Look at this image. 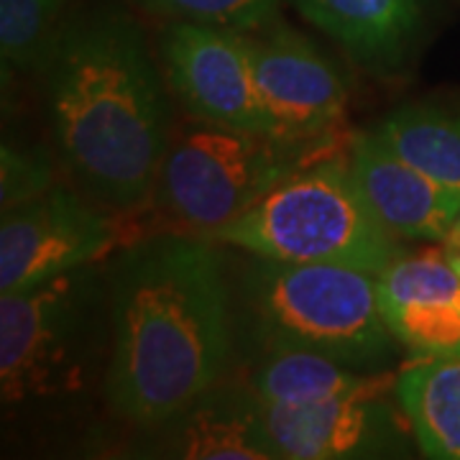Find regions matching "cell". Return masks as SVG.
Here are the masks:
<instances>
[{
    "label": "cell",
    "mask_w": 460,
    "mask_h": 460,
    "mask_svg": "<svg viewBox=\"0 0 460 460\" xmlns=\"http://www.w3.org/2000/svg\"><path fill=\"white\" fill-rule=\"evenodd\" d=\"M111 338L108 277L95 263L0 296L3 404L80 392Z\"/></svg>",
    "instance_id": "277c9868"
},
{
    "label": "cell",
    "mask_w": 460,
    "mask_h": 460,
    "mask_svg": "<svg viewBox=\"0 0 460 460\" xmlns=\"http://www.w3.org/2000/svg\"><path fill=\"white\" fill-rule=\"evenodd\" d=\"M44 83L57 156L84 195L115 215L151 199L172 120L133 16L105 5L66 21Z\"/></svg>",
    "instance_id": "7a4b0ae2"
},
{
    "label": "cell",
    "mask_w": 460,
    "mask_h": 460,
    "mask_svg": "<svg viewBox=\"0 0 460 460\" xmlns=\"http://www.w3.org/2000/svg\"><path fill=\"white\" fill-rule=\"evenodd\" d=\"M399 374H368L323 353L284 343H266L251 389L263 407L302 410L332 399L394 392Z\"/></svg>",
    "instance_id": "9a60e30c"
},
{
    "label": "cell",
    "mask_w": 460,
    "mask_h": 460,
    "mask_svg": "<svg viewBox=\"0 0 460 460\" xmlns=\"http://www.w3.org/2000/svg\"><path fill=\"white\" fill-rule=\"evenodd\" d=\"M159 57L164 83L192 120L269 133L246 31L169 21Z\"/></svg>",
    "instance_id": "52a82bcc"
},
{
    "label": "cell",
    "mask_w": 460,
    "mask_h": 460,
    "mask_svg": "<svg viewBox=\"0 0 460 460\" xmlns=\"http://www.w3.org/2000/svg\"><path fill=\"white\" fill-rule=\"evenodd\" d=\"M113 215L59 184L41 198L3 210L0 295L105 259L118 241Z\"/></svg>",
    "instance_id": "ba28073f"
},
{
    "label": "cell",
    "mask_w": 460,
    "mask_h": 460,
    "mask_svg": "<svg viewBox=\"0 0 460 460\" xmlns=\"http://www.w3.org/2000/svg\"><path fill=\"white\" fill-rule=\"evenodd\" d=\"M151 16L205 23L235 31H259L274 21L279 0H133Z\"/></svg>",
    "instance_id": "d6986e66"
},
{
    "label": "cell",
    "mask_w": 460,
    "mask_h": 460,
    "mask_svg": "<svg viewBox=\"0 0 460 460\" xmlns=\"http://www.w3.org/2000/svg\"><path fill=\"white\" fill-rule=\"evenodd\" d=\"M210 238L259 259L338 263L376 277L402 253L399 238L368 210L348 159L299 166Z\"/></svg>",
    "instance_id": "3957f363"
},
{
    "label": "cell",
    "mask_w": 460,
    "mask_h": 460,
    "mask_svg": "<svg viewBox=\"0 0 460 460\" xmlns=\"http://www.w3.org/2000/svg\"><path fill=\"white\" fill-rule=\"evenodd\" d=\"M384 394L343 396L302 410L261 404L263 425L279 460L396 456L402 453L404 428H410V422L402 407L396 411Z\"/></svg>",
    "instance_id": "30bf717a"
},
{
    "label": "cell",
    "mask_w": 460,
    "mask_h": 460,
    "mask_svg": "<svg viewBox=\"0 0 460 460\" xmlns=\"http://www.w3.org/2000/svg\"><path fill=\"white\" fill-rule=\"evenodd\" d=\"M246 296L266 343L314 350L361 371L392 356L394 335L381 314L376 274L256 256Z\"/></svg>",
    "instance_id": "5b68a950"
},
{
    "label": "cell",
    "mask_w": 460,
    "mask_h": 460,
    "mask_svg": "<svg viewBox=\"0 0 460 460\" xmlns=\"http://www.w3.org/2000/svg\"><path fill=\"white\" fill-rule=\"evenodd\" d=\"M371 75L392 77L407 65L422 21L420 0H292Z\"/></svg>",
    "instance_id": "5bb4252c"
},
{
    "label": "cell",
    "mask_w": 460,
    "mask_h": 460,
    "mask_svg": "<svg viewBox=\"0 0 460 460\" xmlns=\"http://www.w3.org/2000/svg\"><path fill=\"white\" fill-rule=\"evenodd\" d=\"M348 169L361 198L394 238L445 243L460 217V192L399 156L376 131L350 141Z\"/></svg>",
    "instance_id": "8fae6325"
},
{
    "label": "cell",
    "mask_w": 460,
    "mask_h": 460,
    "mask_svg": "<svg viewBox=\"0 0 460 460\" xmlns=\"http://www.w3.org/2000/svg\"><path fill=\"white\" fill-rule=\"evenodd\" d=\"M394 394L422 453L460 460V353L414 361L396 378Z\"/></svg>",
    "instance_id": "2e32d148"
},
{
    "label": "cell",
    "mask_w": 460,
    "mask_h": 460,
    "mask_svg": "<svg viewBox=\"0 0 460 460\" xmlns=\"http://www.w3.org/2000/svg\"><path fill=\"white\" fill-rule=\"evenodd\" d=\"M69 0H0L3 72L44 75L65 31Z\"/></svg>",
    "instance_id": "ac0fdd59"
},
{
    "label": "cell",
    "mask_w": 460,
    "mask_h": 460,
    "mask_svg": "<svg viewBox=\"0 0 460 460\" xmlns=\"http://www.w3.org/2000/svg\"><path fill=\"white\" fill-rule=\"evenodd\" d=\"M146 456L181 460L279 458L263 425L261 402L248 386L215 384L184 410L154 425Z\"/></svg>",
    "instance_id": "4fadbf2b"
},
{
    "label": "cell",
    "mask_w": 460,
    "mask_h": 460,
    "mask_svg": "<svg viewBox=\"0 0 460 460\" xmlns=\"http://www.w3.org/2000/svg\"><path fill=\"white\" fill-rule=\"evenodd\" d=\"M456 228H460V217H458V226H456Z\"/></svg>",
    "instance_id": "7402d4cb"
},
{
    "label": "cell",
    "mask_w": 460,
    "mask_h": 460,
    "mask_svg": "<svg viewBox=\"0 0 460 460\" xmlns=\"http://www.w3.org/2000/svg\"><path fill=\"white\" fill-rule=\"evenodd\" d=\"M376 284L386 328L417 361L460 353V274L445 248L402 251Z\"/></svg>",
    "instance_id": "7c38bea8"
},
{
    "label": "cell",
    "mask_w": 460,
    "mask_h": 460,
    "mask_svg": "<svg viewBox=\"0 0 460 460\" xmlns=\"http://www.w3.org/2000/svg\"><path fill=\"white\" fill-rule=\"evenodd\" d=\"M445 253H447V259L450 263L456 266V271L460 274V228H456L450 235H447V241L443 243Z\"/></svg>",
    "instance_id": "44dd1931"
},
{
    "label": "cell",
    "mask_w": 460,
    "mask_h": 460,
    "mask_svg": "<svg viewBox=\"0 0 460 460\" xmlns=\"http://www.w3.org/2000/svg\"><path fill=\"white\" fill-rule=\"evenodd\" d=\"M248 36L269 133L284 141L332 138L348 108V90L338 69L284 23L269 21Z\"/></svg>",
    "instance_id": "9c48e42d"
},
{
    "label": "cell",
    "mask_w": 460,
    "mask_h": 460,
    "mask_svg": "<svg viewBox=\"0 0 460 460\" xmlns=\"http://www.w3.org/2000/svg\"><path fill=\"white\" fill-rule=\"evenodd\" d=\"M376 133L420 172L460 192V113L407 105L386 115Z\"/></svg>",
    "instance_id": "e0dca14e"
},
{
    "label": "cell",
    "mask_w": 460,
    "mask_h": 460,
    "mask_svg": "<svg viewBox=\"0 0 460 460\" xmlns=\"http://www.w3.org/2000/svg\"><path fill=\"white\" fill-rule=\"evenodd\" d=\"M57 187V169L41 148L3 144L0 148V205L11 210L29 199L41 198Z\"/></svg>",
    "instance_id": "ffe728a7"
},
{
    "label": "cell",
    "mask_w": 460,
    "mask_h": 460,
    "mask_svg": "<svg viewBox=\"0 0 460 460\" xmlns=\"http://www.w3.org/2000/svg\"><path fill=\"white\" fill-rule=\"evenodd\" d=\"M332 138L284 141L195 120L172 136L151 198L184 230L213 235L284 177L320 159Z\"/></svg>",
    "instance_id": "8992f818"
},
{
    "label": "cell",
    "mask_w": 460,
    "mask_h": 460,
    "mask_svg": "<svg viewBox=\"0 0 460 460\" xmlns=\"http://www.w3.org/2000/svg\"><path fill=\"white\" fill-rule=\"evenodd\" d=\"M105 277V399L126 422L154 428L226 376L233 328L223 259L210 235L156 233L126 248Z\"/></svg>",
    "instance_id": "6da1fadb"
}]
</instances>
